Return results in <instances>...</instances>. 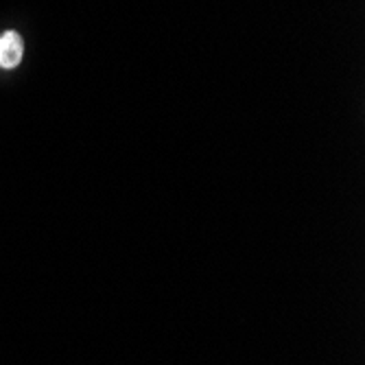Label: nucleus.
<instances>
[{
  "instance_id": "1",
  "label": "nucleus",
  "mask_w": 365,
  "mask_h": 365,
  "mask_svg": "<svg viewBox=\"0 0 365 365\" xmlns=\"http://www.w3.org/2000/svg\"><path fill=\"white\" fill-rule=\"evenodd\" d=\"M24 44L16 31H7L0 36V68H16L22 61Z\"/></svg>"
}]
</instances>
